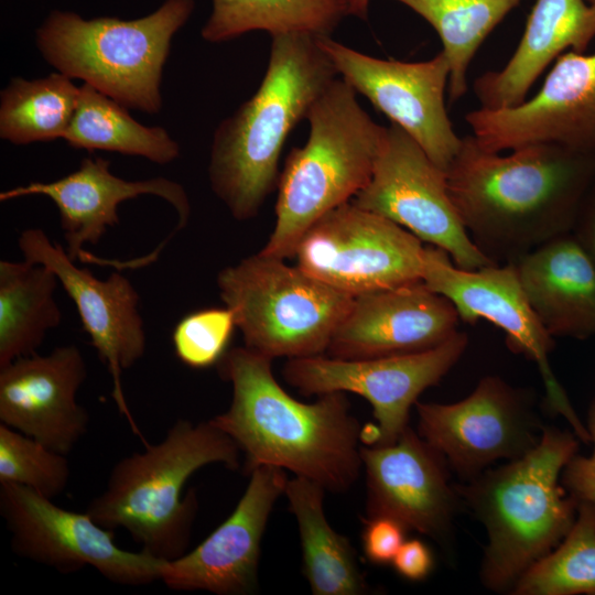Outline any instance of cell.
I'll return each instance as SVG.
<instances>
[{
    "instance_id": "cell-1",
    "label": "cell",
    "mask_w": 595,
    "mask_h": 595,
    "mask_svg": "<svg viewBox=\"0 0 595 595\" xmlns=\"http://www.w3.org/2000/svg\"><path fill=\"white\" fill-rule=\"evenodd\" d=\"M445 173L474 242L495 262H508L574 229L595 182V153L533 144L502 154L470 134Z\"/></svg>"
},
{
    "instance_id": "cell-2",
    "label": "cell",
    "mask_w": 595,
    "mask_h": 595,
    "mask_svg": "<svg viewBox=\"0 0 595 595\" xmlns=\"http://www.w3.org/2000/svg\"><path fill=\"white\" fill-rule=\"evenodd\" d=\"M272 360L246 346L228 349L217 365L231 385V402L210 421L244 452L248 473L271 465L328 491H347L363 463L361 428L345 392L301 402L277 382Z\"/></svg>"
},
{
    "instance_id": "cell-3",
    "label": "cell",
    "mask_w": 595,
    "mask_h": 595,
    "mask_svg": "<svg viewBox=\"0 0 595 595\" xmlns=\"http://www.w3.org/2000/svg\"><path fill=\"white\" fill-rule=\"evenodd\" d=\"M316 36H271L258 89L215 130L208 178L237 220L256 217L279 181V160L290 132L337 77Z\"/></svg>"
},
{
    "instance_id": "cell-4",
    "label": "cell",
    "mask_w": 595,
    "mask_h": 595,
    "mask_svg": "<svg viewBox=\"0 0 595 595\" xmlns=\"http://www.w3.org/2000/svg\"><path fill=\"white\" fill-rule=\"evenodd\" d=\"M572 431L543 425L523 456L455 485L462 506L486 529L480 580L493 592L511 593L522 574L549 554L572 528L577 505L561 484L577 453Z\"/></svg>"
},
{
    "instance_id": "cell-5",
    "label": "cell",
    "mask_w": 595,
    "mask_h": 595,
    "mask_svg": "<svg viewBox=\"0 0 595 595\" xmlns=\"http://www.w3.org/2000/svg\"><path fill=\"white\" fill-rule=\"evenodd\" d=\"M240 450L210 420H177L162 441L118 461L101 494L86 511L100 526L122 528L143 551L162 560L186 552L198 510L197 495L183 496L187 479L202 467H239Z\"/></svg>"
},
{
    "instance_id": "cell-6",
    "label": "cell",
    "mask_w": 595,
    "mask_h": 595,
    "mask_svg": "<svg viewBox=\"0 0 595 595\" xmlns=\"http://www.w3.org/2000/svg\"><path fill=\"white\" fill-rule=\"evenodd\" d=\"M310 133L293 148L278 181L275 224L262 253L286 259L321 217L350 202L370 181L386 127L356 90L336 77L311 107Z\"/></svg>"
},
{
    "instance_id": "cell-7",
    "label": "cell",
    "mask_w": 595,
    "mask_h": 595,
    "mask_svg": "<svg viewBox=\"0 0 595 595\" xmlns=\"http://www.w3.org/2000/svg\"><path fill=\"white\" fill-rule=\"evenodd\" d=\"M194 7V0H165L133 20L84 19L55 10L36 30V45L58 73L84 80L126 108L156 113L172 39Z\"/></svg>"
},
{
    "instance_id": "cell-8",
    "label": "cell",
    "mask_w": 595,
    "mask_h": 595,
    "mask_svg": "<svg viewBox=\"0 0 595 595\" xmlns=\"http://www.w3.org/2000/svg\"><path fill=\"white\" fill-rule=\"evenodd\" d=\"M245 346L269 358L323 355L354 296L259 251L217 275Z\"/></svg>"
},
{
    "instance_id": "cell-9",
    "label": "cell",
    "mask_w": 595,
    "mask_h": 595,
    "mask_svg": "<svg viewBox=\"0 0 595 595\" xmlns=\"http://www.w3.org/2000/svg\"><path fill=\"white\" fill-rule=\"evenodd\" d=\"M468 345L457 331L443 344L423 351L360 359L323 355L290 358L284 380L305 396L353 392L372 408L376 425L361 429L365 445H388L409 426L410 409L420 394L436 386Z\"/></svg>"
},
{
    "instance_id": "cell-10",
    "label": "cell",
    "mask_w": 595,
    "mask_h": 595,
    "mask_svg": "<svg viewBox=\"0 0 595 595\" xmlns=\"http://www.w3.org/2000/svg\"><path fill=\"white\" fill-rule=\"evenodd\" d=\"M424 248L405 228L348 202L306 230L294 257L312 277L357 296L422 281Z\"/></svg>"
},
{
    "instance_id": "cell-11",
    "label": "cell",
    "mask_w": 595,
    "mask_h": 595,
    "mask_svg": "<svg viewBox=\"0 0 595 595\" xmlns=\"http://www.w3.org/2000/svg\"><path fill=\"white\" fill-rule=\"evenodd\" d=\"M350 202L444 250L461 269L497 264L466 230L450 196L445 171L393 123L386 127L369 183Z\"/></svg>"
},
{
    "instance_id": "cell-12",
    "label": "cell",
    "mask_w": 595,
    "mask_h": 595,
    "mask_svg": "<svg viewBox=\"0 0 595 595\" xmlns=\"http://www.w3.org/2000/svg\"><path fill=\"white\" fill-rule=\"evenodd\" d=\"M0 513L11 534V549L21 558L65 574L90 566L127 586L161 580L166 560L119 548L113 530L98 524L87 511L63 509L18 484H0Z\"/></svg>"
},
{
    "instance_id": "cell-13",
    "label": "cell",
    "mask_w": 595,
    "mask_h": 595,
    "mask_svg": "<svg viewBox=\"0 0 595 595\" xmlns=\"http://www.w3.org/2000/svg\"><path fill=\"white\" fill-rule=\"evenodd\" d=\"M422 281L451 301L461 321L473 325L486 320L500 328L508 348L538 366L548 410L563 416L581 442H591L586 424L580 420L552 371L549 356L554 348L553 337L531 307L512 261L465 270L444 250L425 246Z\"/></svg>"
},
{
    "instance_id": "cell-14",
    "label": "cell",
    "mask_w": 595,
    "mask_h": 595,
    "mask_svg": "<svg viewBox=\"0 0 595 595\" xmlns=\"http://www.w3.org/2000/svg\"><path fill=\"white\" fill-rule=\"evenodd\" d=\"M418 433L445 458L462 482L500 461L519 458L539 442L542 426L526 391L497 376L479 380L454 403L420 402Z\"/></svg>"
},
{
    "instance_id": "cell-15",
    "label": "cell",
    "mask_w": 595,
    "mask_h": 595,
    "mask_svg": "<svg viewBox=\"0 0 595 595\" xmlns=\"http://www.w3.org/2000/svg\"><path fill=\"white\" fill-rule=\"evenodd\" d=\"M316 39L338 75L446 171L463 138L454 131L445 106L450 65L444 53L423 62H401L364 54L331 35Z\"/></svg>"
},
{
    "instance_id": "cell-16",
    "label": "cell",
    "mask_w": 595,
    "mask_h": 595,
    "mask_svg": "<svg viewBox=\"0 0 595 595\" xmlns=\"http://www.w3.org/2000/svg\"><path fill=\"white\" fill-rule=\"evenodd\" d=\"M465 120L487 151L555 144L595 153V53H563L534 96L510 108L479 107Z\"/></svg>"
},
{
    "instance_id": "cell-17",
    "label": "cell",
    "mask_w": 595,
    "mask_h": 595,
    "mask_svg": "<svg viewBox=\"0 0 595 595\" xmlns=\"http://www.w3.org/2000/svg\"><path fill=\"white\" fill-rule=\"evenodd\" d=\"M18 242L24 259L52 270L73 300L83 329L109 371L112 398L132 430L140 435L121 382L122 372L144 355L147 346L137 290L120 270L100 280L88 269L79 268L65 248L52 242L40 228L23 230Z\"/></svg>"
},
{
    "instance_id": "cell-18",
    "label": "cell",
    "mask_w": 595,
    "mask_h": 595,
    "mask_svg": "<svg viewBox=\"0 0 595 595\" xmlns=\"http://www.w3.org/2000/svg\"><path fill=\"white\" fill-rule=\"evenodd\" d=\"M366 518L389 517L408 531L446 541L462 502L443 455L410 425L388 445H363Z\"/></svg>"
},
{
    "instance_id": "cell-19",
    "label": "cell",
    "mask_w": 595,
    "mask_h": 595,
    "mask_svg": "<svg viewBox=\"0 0 595 595\" xmlns=\"http://www.w3.org/2000/svg\"><path fill=\"white\" fill-rule=\"evenodd\" d=\"M236 508L195 549L164 561L161 581L173 591L249 595L258 588L262 537L275 501L284 495L283 468L259 465Z\"/></svg>"
},
{
    "instance_id": "cell-20",
    "label": "cell",
    "mask_w": 595,
    "mask_h": 595,
    "mask_svg": "<svg viewBox=\"0 0 595 595\" xmlns=\"http://www.w3.org/2000/svg\"><path fill=\"white\" fill-rule=\"evenodd\" d=\"M110 162L102 158H85L79 167L52 182H31L0 193V201L43 195L60 213L66 252L72 260L83 263L128 269L129 261L104 259L84 249L86 244L97 245L108 227L119 223L118 206L140 195H155L170 203L177 213L178 223L172 231L185 227L191 205L183 186L165 177L127 181L110 171Z\"/></svg>"
},
{
    "instance_id": "cell-21",
    "label": "cell",
    "mask_w": 595,
    "mask_h": 595,
    "mask_svg": "<svg viewBox=\"0 0 595 595\" xmlns=\"http://www.w3.org/2000/svg\"><path fill=\"white\" fill-rule=\"evenodd\" d=\"M86 378V360L74 345L0 367L1 423L67 455L89 426V414L76 400Z\"/></svg>"
},
{
    "instance_id": "cell-22",
    "label": "cell",
    "mask_w": 595,
    "mask_h": 595,
    "mask_svg": "<svg viewBox=\"0 0 595 595\" xmlns=\"http://www.w3.org/2000/svg\"><path fill=\"white\" fill-rule=\"evenodd\" d=\"M461 318L423 281L354 296L327 353L360 359L423 351L451 338Z\"/></svg>"
},
{
    "instance_id": "cell-23",
    "label": "cell",
    "mask_w": 595,
    "mask_h": 595,
    "mask_svg": "<svg viewBox=\"0 0 595 595\" xmlns=\"http://www.w3.org/2000/svg\"><path fill=\"white\" fill-rule=\"evenodd\" d=\"M595 37V6L586 0H537L506 65L479 76L474 93L485 109L515 107L566 50L583 53Z\"/></svg>"
},
{
    "instance_id": "cell-24",
    "label": "cell",
    "mask_w": 595,
    "mask_h": 595,
    "mask_svg": "<svg viewBox=\"0 0 595 595\" xmlns=\"http://www.w3.org/2000/svg\"><path fill=\"white\" fill-rule=\"evenodd\" d=\"M539 321L554 337L595 336V268L571 232L512 261Z\"/></svg>"
},
{
    "instance_id": "cell-25",
    "label": "cell",
    "mask_w": 595,
    "mask_h": 595,
    "mask_svg": "<svg viewBox=\"0 0 595 595\" xmlns=\"http://www.w3.org/2000/svg\"><path fill=\"white\" fill-rule=\"evenodd\" d=\"M325 488L305 477L288 479L284 495L295 517L303 573L314 595H360L369 591L347 537L335 531L324 511Z\"/></svg>"
},
{
    "instance_id": "cell-26",
    "label": "cell",
    "mask_w": 595,
    "mask_h": 595,
    "mask_svg": "<svg viewBox=\"0 0 595 595\" xmlns=\"http://www.w3.org/2000/svg\"><path fill=\"white\" fill-rule=\"evenodd\" d=\"M57 282L43 264L0 261V367L35 354L46 333L60 325Z\"/></svg>"
},
{
    "instance_id": "cell-27",
    "label": "cell",
    "mask_w": 595,
    "mask_h": 595,
    "mask_svg": "<svg viewBox=\"0 0 595 595\" xmlns=\"http://www.w3.org/2000/svg\"><path fill=\"white\" fill-rule=\"evenodd\" d=\"M350 0H213L202 28L210 43L236 39L252 31L271 36L289 33L331 35L349 15Z\"/></svg>"
},
{
    "instance_id": "cell-28",
    "label": "cell",
    "mask_w": 595,
    "mask_h": 595,
    "mask_svg": "<svg viewBox=\"0 0 595 595\" xmlns=\"http://www.w3.org/2000/svg\"><path fill=\"white\" fill-rule=\"evenodd\" d=\"M63 139L75 149L138 155L162 165L180 155L178 143L164 128L141 125L126 107L85 83Z\"/></svg>"
},
{
    "instance_id": "cell-29",
    "label": "cell",
    "mask_w": 595,
    "mask_h": 595,
    "mask_svg": "<svg viewBox=\"0 0 595 595\" xmlns=\"http://www.w3.org/2000/svg\"><path fill=\"white\" fill-rule=\"evenodd\" d=\"M437 33L450 65L448 95L458 100L468 89L467 74L476 52L491 31L522 0H393Z\"/></svg>"
},
{
    "instance_id": "cell-30",
    "label": "cell",
    "mask_w": 595,
    "mask_h": 595,
    "mask_svg": "<svg viewBox=\"0 0 595 595\" xmlns=\"http://www.w3.org/2000/svg\"><path fill=\"white\" fill-rule=\"evenodd\" d=\"M78 95L79 87L58 72L33 80L12 78L1 91V139L17 145L63 139Z\"/></svg>"
},
{
    "instance_id": "cell-31",
    "label": "cell",
    "mask_w": 595,
    "mask_h": 595,
    "mask_svg": "<svg viewBox=\"0 0 595 595\" xmlns=\"http://www.w3.org/2000/svg\"><path fill=\"white\" fill-rule=\"evenodd\" d=\"M576 505V518L567 534L522 574L511 594L595 595V507Z\"/></svg>"
},
{
    "instance_id": "cell-32",
    "label": "cell",
    "mask_w": 595,
    "mask_h": 595,
    "mask_svg": "<svg viewBox=\"0 0 595 595\" xmlns=\"http://www.w3.org/2000/svg\"><path fill=\"white\" fill-rule=\"evenodd\" d=\"M65 454L0 423V484H18L53 499L68 485Z\"/></svg>"
},
{
    "instance_id": "cell-33",
    "label": "cell",
    "mask_w": 595,
    "mask_h": 595,
    "mask_svg": "<svg viewBox=\"0 0 595 595\" xmlns=\"http://www.w3.org/2000/svg\"><path fill=\"white\" fill-rule=\"evenodd\" d=\"M236 327L235 315L226 305L190 313L173 329L175 355L183 364L195 369L218 364L228 350Z\"/></svg>"
},
{
    "instance_id": "cell-34",
    "label": "cell",
    "mask_w": 595,
    "mask_h": 595,
    "mask_svg": "<svg viewBox=\"0 0 595 595\" xmlns=\"http://www.w3.org/2000/svg\"><path fill=\"white\" fill-rule=\"evenodd\" d=\"M407 531L400 522L389 517L365 518L361 533L365 556L377 565L391 563L407 540Z\"/></svg>"
},
{
    "instance_id": "cell-35",
    "label": "cell",
    "mask_w": 595,
    "mask_h": 595,
    "mask_svg": "<svg viewBox=\"0 0 595 595\" xmlns=\"http://www.w3.org/2000/svg\"><path fill=\"white\" fill-rule=\"evenodd\" d=\"M586 426L593 452L589 456L576 453L564 466L561 484L576 504L587 502L595 507V396L588 408Z\"/></svg>"
},
{
    "instance_id": "cell-36",
    "label": "cell",
    "mask_w": 595,
    "mask_h": 595,
    "mask_svg": "<svg viewBox=\"0 0 595 595\" xmlns=\"http://www.w3.org/2000/svg\"><path fill=\"white\" fill-rule=\"evenodd\" d=\"M396 572L412 582L425 580L433 570L431 549L419 539L405 540L391 562Z\"/></svg>"
},
{
    "instance_id": "cell-37",
    "label": "cell",
    "mask_w": 595,
    "mask_h": 595,
    "mask_svg": "<svg viewBox=\"0 0 595 595\" xmlns=\"http://www.w3.org/2000/svg\"><path fill=\"white\" fill-rule=\"evenodd\" d=\"M573 230L595 268V187L585 197Z\"/></svg>"
},
{
    "instance_id": "cell-38",
    "label": "cell",
    "mask_w": 595,
    "mask_h": 595,
    "mask_svg": "<svg viewBox=\"0 0 595 595\" xmlns=\"http://www.w3.org/2000/svg\"><path fill=\"white\" fill-rule=\"evenodd\" d=\"M370 0H350L349 15L366 19L368 14Z\"/></svg>"
},
{
    "instance_id": "cell-39",
    "label": "cell",
    "mask_w": 595,
    "mask_h": 595,
    "mask_svg": "<svg viewBox=\"0 0 595 595\" xmlns=\"http://www.w3.org/2000/svg\"><path fill=\"white\" fill-rule=\"evenodd\" d=\"M588 3L591 4H594L595 6V0H586Z\"/></svg>"
}]
</instances>
